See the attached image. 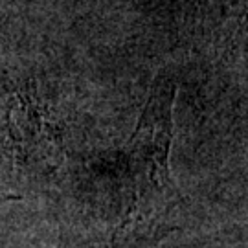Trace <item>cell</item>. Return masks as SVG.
Wrapping results in <instances>:
<instances>
[{"mask_svg":"<svg viewBox=\"0 0 248 248\" xmlns=\"http://www.w3.org/2000/svg\"><path fill=\"white\" fill-rule=\"evenodd\" d=\"M173 98L175 87L171 85H160L155 90L127 149L136 187L131 210L145 219L155 215V208H166L169 197L175 195L168 166Z\"/></svg>","mask_w":248,"mask_h":248,"instance_id":"1","label":"cell"}]
</instances>
